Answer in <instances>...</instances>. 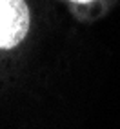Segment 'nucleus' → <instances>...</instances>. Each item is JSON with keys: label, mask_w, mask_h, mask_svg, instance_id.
Instances as JSON below:
<instances>
[{"label": "nucleus", "mask_w": 120, "mask_h": 129, "mask_svg": "<svg viewBox=\"0 0 120 129\" xmlns=\"http://www.w3.org/2000/svg\"><path fill=\"white\" fill-rule=\"evenodd\" d=\"M71 2H76V4H87V2H91V0H71Z\"/></svg>", "instance_id": "f03ea898"}, {"label": "nucleus", "mask_w": 120, "mask_h": 129, "mask_svg": "<svg viewBox=\"0 0 120 129\" xmlns=\"http://www.w3.org/2000/svg\"><path fill=\"white\" fill-rule=\"evenodd\" d=\"M29 31V7L25 0H0V49H11Z\"/></svg>", "instance_id": "f257e3e1"}]
</instances>
